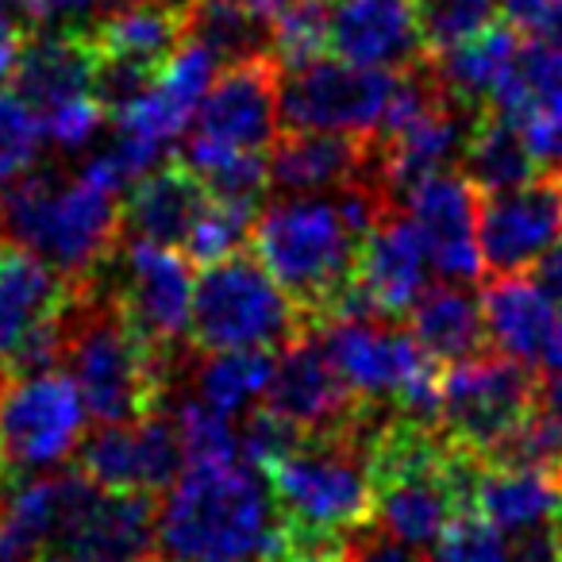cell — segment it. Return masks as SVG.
<instances>
[{
  "instance_id": "7402d4cb",
  "label": "cell",
  "mask_w": 562,
  "mask_h": 562,
  "mask_svg": "<svg viewBox=\"0 0 562 562\" xmlns=\"http://www.w3.org/2000/svg\"><path fill=\"white\" fill-rule=\"evenodd\" d=\"M93 70L97 50L81 24L35 27L12 74V89L43 120L63 104L93 93Z\"/></svg>"
},
{
  "instance_id": "d6a6232c",
  "label": "cell",
  "mask_w": 562,
  "mask_h": 562,
  "mask_svg": "<svg viewBox=\"0 0 562 562\" xmlns=\"http://www.w3.org/2000/svg\"><path fill=\"white\" fill-rule=\"evenodd\" d=\"M273 367H278V351H258V347H250V351H212L196 362V397L216 413L235 416L250 401L266 397Z\"/></svg>"
},
{
  "instance_id": "484cf974",
  "label": "cell",
  "mask_w": 562,
  "mask_h": 562,
  "mask_svg": "<svg viewBox=\"0 0 562 562\" xmlns=\"http://www.w3.org/2000/svg\"><path fill=\"white\" fill-rule=\"evenodd\" d=\"M97 55L132 58V63L155 66L186 43V4L173 0H104L97 20L81 24Z\"/></svg>"
},
{
  "instance_id": "7bdbcfd3",
  "label": "cell",
  "mask_w": 562,
  "mask_h": 562,
  "mask_svg": "<svg viewBox=\"0 0 562 562\" xmlns=\"http://www.w3.org/2000/svg\"><path fill=\"white\" fill-rule=\"evenodd\" d=\"M562 559V528L536 524V528L516 531V543L508 547L505 562H559Z\"/></svg>"
},
{
  "instance_id": "9a60e30c",
  "label": "cell",
  "mask_w": 562,
  "mask_h": 562,
  "mask_svg": "<svg viewBox=\"0 0 562 562\" xmlns=\"http://www.w3.org/2000/svg\"><path fill=\"white\" fill-rule=\"evenodd\" d=\"M562 235V173L547 170L505 193H482L477 247L490 278L520 273Z\"/></svg>"
},
{
  "instance_id": "7a4b0ae2",
  "label": "cell",
  "mask_w": 562,
  "mask_h": 562,
  "mask_svg": "<svg viewBox=\"0 0 562 562\" xmlns=\"http://www.w3.org/2000/svg\"><path fill=\"white\" fill-rule=\"evenodd\" d=\"M250 255L266 266L308 328L339 321L351 301L362 235L328 196H278L250 227Z\"/></svg>"
},
{
  "instance_id": "f35d334b",
  "label": "cell",
  "mask_w": 562,
  "mask_h": 562,
  "mask_svg": "<svg viewBox=\"0 0 562 562\" xmlns=\"http://www.w3.org/2000/svg\"><path fill=\"white\" fill-rule=\"evenodd\" d=\"M501 531L477 513H459L436 543V562H505Z\"/></svg>"
},
{
  "instance_id": "f1b7e54d",
  "label": "cell",
  "mask_w": 562,
  "mask_h": 562,
  "mask_svg": "<svg viewBox=\"0 0 562 562\" xmlns=\"http://www.w3.org/2000/svg\"><path fill=\"white\" fill-rule=\"evenodd\" d=\"M474 513L497 531H524L536 524H551L554 516H562L559 474L485 459L474 490Z\"/></svg>"
},
{
  "instance_id": "4316f807",
  "label": "cell",
  "mask_w": 562,
  "mask_h": 562,
  "mask_svg": "<svg viewBox=\"0 0 562 562\" xmlns=\"http://www.w3.org/2000/svg\"><path fill=\"white\" fill-rule=\"evenodd\" d=\"M451 454L454 447L439 467L374 485V520L385 524V536L401 539L408 547L439 543L447 524L462 513V501L451 482Z\"/></svg>"
},
{
  "instance_id": "db71d44e",
  "label": "cell",
  "mask_w": 562,
  "mask_h": 562,
  "mask_svg": "<svg viewBox=\"0 0 562 562\" xmlns=\"http://www.w3.org/2000/svg\"><path fill=\"white\" fill-rule=\"evenodd\" d=\"M559 490H562V467H559ZM559 520H562V516H559Z\"/></svg>"
},
{
  "instance_id": "8d00e7d4",
  "label": "cell",
  "mask_w": 562,
  "mask_h": 562,
  "mask_svg": "<svg viewBox=\"0 0 562 562\" xmlns=\"http://www.w3.org/2000/svg\"><path fill=\"white\" fill-rule=\"evenodd\" d=\"M178 436L186 447V462H232L239 459V431L227 424L224 413L204 405L201 397H186L178 405Z\"/></svg>"
},
{
  "instance_id": "e0dca14e",
  "label": "cell",
  "mask_w": 562,
  "mask_h": 562,
  "mask_svg": "<svg viewBox=\"0 0 562 562\" xmlns=\"http://www.w3.org/2000/svg\"><path fill=\"white\" fill-rule=\"evenodd\" d=\"M493 112L513 120L543 170L562 173V50L543 40H520L497 93Z\"/></svg>"
},
{
  "instance_id": "f5cc1de1",
  "label": "cell",
  "mask_w": 562,
  "mask_h": 562,
  "mask_svg": "<svg viewBox=\"0 0 562 562\" xmlns=\"http://www.w3.org/2000/svg\"><path fill=\"white\" fill-rule=\"evenodd\" d=\"M150 562H178V559H150Z\"/></svg>"
},
{
  "instance_id": "f907efd6",
  "label": "cell",
  "mask_w": 562,
  "mask_h": 562,
  "mask_svg": "<svg viewBox=\"0 0 562 562\" xmlns=\"http://www.w3.org/2000/svg\"><path fill=\"white\" fill-rule=\"evenodd\" d=\"M247 4H255L258 12H266V16H278L281 9H290V4H297V0H247Z\"/></svg>"
},
{
  "instance_id": "7c38bea8",
  "label": "cell",
  "mask_w": 562,
  "mask_h": 562,
  "mask_svg": "<svg viewBox=\"0 0 562 562\" xmlns=\"http://www.w3.org/2000/svg\"><path fill=\"white\" fill-rule=\"evenodd\" d=\"M86 401L70 374L40 370L0 378V447L12 470H43L74 454L86 431Z\"/></svg>"
},
{
  "instance_id": "f6af8a7d",
  "label": "cell",
  "mask_w": 562,
  "mask_h": 562,
  "mask_svg": "<svg viewBox=\"0 0 562 562\" xmlns=\"http://www.w3.org/2000/svg\"><path fill=\"white\" fill-rule=\"evenodd\" d=\"M351 562H424V559H416V547L401 543L393 536H367L359 547H351Z\"/></svg>"
},
{
  "instance_id": "9f6ffc18",
  "label": "cell",
  "mask_w": 562,
  "mask_h": 562,
  "mask_svg": "<svg viewBox=\"0 0 562 562\" xmlns=\"http://www.w3.org/2000/svg\"><path fill=\"white\" fill-rule=\"evenodd\" d=\"M559 562H562V559H559Z\"/></svg>"
},
{
  "instance_id": "cb8c5ba5",
  "label": "cell",
  "mask_w": 562,
  "mask_h": 562,
  "mask_svg": "<svg viewBox=\"0 0 562 562\" xmlns=\"http://www.w3.org/2000/svg\"><path fill=\"white\" fill-rule=\"evenodd\" d=\"M209 201L212 196L204 189L201 173L173 155L170 162L147 170L132 186L124 209H120L124 212V239H147L158 243V247L186 250Z\"/></svg>"
},
{
  "instance_id": "277c9868",
  "label": "cell",
  "mask_w": 562,
  "mask_h": 562,
  "mask_svg": "<svg viewBox=\"0 0 562 562\" xmlns=\"http://www.w3.org/2000/svg\"><path fill=\"white\" fill-rule=\"evenodd\" d=\"M0 232L35 250L70 285H89L124 239V212L116 193L86 173L66 181L58 170H40L0 196Z\"/></svg>"
},
{
  "instance_id": "c3c4849f",
  "label": "cell",
  "mask_w": 562,
  "mask_h": 562,
  "mask_svg": "<svg viewBox=\"0 0 562 562\" xmlns=\"http://www.w3.org/2000/svg\"><path fill=\"white\" fill-rule=\"evenodd\" d=\"M539 405L551 416L562 420V370H551V374H539Z\"/></svg>"
},
{
  "instance_id": "83f0119b",
  "label": "cell",
  "mask_w": 562,
  "mask_h": 562,
  "mask_svg": "<svg viewBox=\"0 0 562 562\" xmlns=\"http://www.w3.org/2000/svg\"><path fill=\"white\" fill-rule=\"evenodd\" d=\"M405 328L413 331V339L439 367H454L462 359H474V355H482L490 347L482 297H474L459 281L424 285V293L408 308Z\"/></svg>"
},
{
  "instance_id": "5b68a950",
  "label": "cell",
  "mask_w": 562,
  "mask_h": 562,
  "mask_svg": "<svg viewBox=\"0 0 562 562\" xmlns=\"http://www.w3.org/2000/svg\"><path fill=\"white\" fill-rule=\"evenodd\" d=\"M374 424L378 408H370L362 424L331 436H305L262 470L285 520L324 531H355L374 520V482L367 459Z\"/></svg>"
},
{
  "instance_id": "4fadbf2b",
  "label": "cell",
  "mask_w": 562,
  "mask_h": 562,
  "mask_svg": "<svg viewBox=\"0 0 562 562\" xmlns=\"http://www.w3.org/2000/svg\"><path fill=\"white\" fill-rule=\"evenodd\" d=\"M262 405L278 413L281 420H290L301 436L347 431L367 420L370 408H374L355 397V390L344 382L328 347L321 344L313 328L301 331L290 347H281Z\"/></svg>"
},
{
  "instance_id": "681fc988",
  "label": "cell",
  "mask_w": 562,
  "mask_h": 562,
  "mask_svg": "<svg viewBox=\"0 0 562 562\" xmlns=\"http://www.w3.org/2000/svg\"><path fill=\"white\" fill-rule=\"evenodd\" d=\"M501 4H505V16L513 20L520 32H528V27L536 24L539 12H543L547 0H501Z\"/></svg>"
},
{
  "instance_id": "7dc6e473",
  "label": "cell",
  "mask_w": 562,
  "mask_h": 562,
  "mask_svg": "<svg viewBox=\"0 0 562 562\" xmlns=\"http://www.w3.org/2000/svg\"><path fill=\"white\" fill-rule=\"evenodd\" d=\"M528 32L536 35V40H543L562 50V0H547L543 12H539L536 24H531Z\"/></svg>"
},
{
  "instance_id": "d4e9b609",
  "label": "cell",
  "mask_w": 562,
  "mask_h": 562,
  "mask_svg": "<svg viewBox=\"0 0 562 562\" xmlns=\"http://www.w3.org/2000/svg\"><path fill=\"white\" fill-rule=\"evenodd\" d=\"M93 490L86 474H47L12 485L9 497H0V562H40Z\"/></svg>"
},
{
  "instance_id": "1f68e13d",
  "label": "cell",
  "mask_w": 562,
  "mask_h": 562,
  "mask_svg": "<svg viewBox=\"0 0 562 562\" xmlns=\"http://www.w3.org/2000/svg\"><path fill=\"white\" fill-rule=\"evenodd\" d=\"M462 173L477 193H505V189L524 186L547 170L536 162L520 127L501 112L485 109L470 132L467 150H462Z\"/></svg>"
},
{
  "instance_id": "8992f818",
  "label": "cell",
  "mask_w": 562,
  "mask_h": 562,
  "mask_svg": "<svg viewBox=\"0 0 562 562\" xmlns=\"http://www.w3.org/2000/svg\"><path fill=\"white\" fill-rule=\"evenodd\" d=\"M308 331L301 308L285 297L278 281L266 273L250 250L204 266L193 285L189 347L193 355L212 351H281Z\"/></svg>"
},
{
  "instance_id": "74e56055",
  "label": "cell",
  "mask_w": 562,
  "mask_h": 562,
  "mask_svg": "<svg viewBox=\"0 0 562 562\" xmlns=\"http://www.w3.org/2000/svg\"><path fill=\"white\" fill-rule=\"evenodd\" d=\"M43 124L16 93H0V186L32 173L40 162Z\"/></svg>"
},
{
  "instance_id": "44dd1931",
  "label": "cell",
  "mask_w": 562,
  "mask_h": 562,
  "mask_svg": "<svg viewBox=\"0 0 562 562\" xmlns=\"http://www.w3.org/2000/svg\"><path fill=\"white\" fill-rule=\"evenodd\" d=\"M331 55L378 70H413L428 58L413 0H328Z\"/></svg>"
},
{
  "instance_id": "ac0fdd59",
  "label": "cell",
  "mask_w": 562,
  "mask_h": 562,
  "mask_svg": "<svg viewBox=\"0 0 562 562\" xmlns=\"http://www.w3.org/2000/svg\"><path fill=\"white\" fill-rule=\"evenodd\" d=\"M408 220L416 224L428 250V262L439 270L443 281L470 285L477 281L482 266V247H477V209L482 193L470 186L467 173H436L424 178L413 193L405 196Z\"/></svg>"
},
{
  "instance_id": "30bf717a",
  "label": "cell",
  "mask_w": 562,
  "mask_h": 562,
  "mask_svg": "<svg viewBox=\"0 0 562 562\" xmlns=\"http://www.w3.org/2000/svg\"><path fill=\"white\" fill-rule=\"evenodd\" d=\"M397 70L359 66L347 58H316L281 70L278 112L290 132L374 135L397 93Z\"/></svg>"
},
{
  "instance_id": "5bb4252c",
  "label": "cell",
  "mask_w": 562,
  "mask_h": 562,
  "mask_svg": "<svg viewBox=\"0 0 562 562\" xmlns=\"http://www.w3.org/2000/svg\"><path fill=\"white\" fill-rule=\"evenodd\" d=\"M78 467L101 490L155 497L181 477L186 447H181L173 416L150 413L143 420L101 424V431L81 443Z\"/></svg>"
},
{
  "instance_id": "4dcf8cb0",
  "label": "cell",
  "mask_w": 562,
  "mask_h": 562,
  "mask_svg": "<svg viewBox=\"0 0 562 562\" xmlns=\"http://www.w3.org/2000/svg\"><path fill=\"white\" fill-rule=\"evenodd\" d=\"M520 40L524 35L513 20H497L482 35L443 50V55H431L428 63L439 74V81L447 86V93L474 104V109H490L493 93H497Z\"/></svg>"
},
{
  "instance_id": "11a10c76",
  "label": "cell",
  "mask_w": 562,
  "mask_h": 562,
  "mask_svg": "<svg viewBox=\"0 0 562 562\" xmlns=\"http://www.w3.org/2000/svg\"><path fill=\"white\" fill-rule=\"evenodd\" d=\"M173 4H186V0H173Z\"/></svg>"
},
{
  "instance_id": "f546056e",
  "label": "cell",
  "mask_w": 562,
  "mask_h": 562,
  "mask_svg": "<svg viewBox=\"0 0 562 562\" xmlns=\"http://www.w3.org/2000/svg\"><path fill=\"white\" fill-rule=\"evenodd\" d=\"M186 40L224 66L273 55V20L247 0H186Z\"/></svg>"
},
{
  "instance_id": "3957f363",
  "label": "cell",
  "mask_w": 562,
  "mask_h": 562,
  "mask_svg": "<svg viewBox=\"0 0 562 562\" xmlns=\"http://www.w3.org/2000/svg\"><path fill=\"white\" fill-rule=\"evenodd\" d=\"M63 362L70 367L89 416L101 424L162 413L178 370L124 321L101 281L74 285L63 321Z\"/></svg>"
},
{
  "instance_id": "8fae6325",
  "label": "cell",
  "mask_w": 562,
  "mask_h": 562,
  "mask_svg": "<svg viewBox=\"0 0 562 562\" xmlns=\"http://www.w3.org/2000/svg\"><path fill=\"white\" fill-rule=\"evenodd\" d=\"M281 66L273 55L224 66L196 109V124L181 150V162L193 170L227 155H255L273 143L278 132Z\"/></svg>"
},
{
  "instance_id": "52a82bcc",
  "label": "cell",
  "mask_w": 562,
  "mask_h": 562,
  "mask_svg": "<svg viewBox=\"0 0 562 562\" xmlns=\"http://www.w3.org/2000/svg\"><path fill=\"white\" fill-rule=\"evenodd\" d=\"M539 408V374L501 351L443 367L436 428L470 454H493Z\"/></svg>"
},
{
  "instance_id": "d590c367",
  "label": "cell",
  "mask_w": 562,
  "mask_h": 562,
  "mask_svg": "<svg viewBox=\"0 0 562 562\" xmlns=\"http://www.w3.org/2000/svg\"><path fill=\"white\" fill-rule=\"evenodd\" d=\"M258 212L262 209H243V204H227L212 196L209 209L196 220L193 235H189V243H186L189 262L212 266V262H220V258L235 255V250H247L250 227H255Z\"/></svg>"
},
{
  "instance_id": "ee69618b",
  "label": "cell",
  "mask_w": 562,
  "mask_h": 562,
  "mask_svg": "<svg viewBox=\"0 0 562 562\" xmlns=\"http://www.w3.org/2000/svg\"><path fill=\"white\" fill-rule=\"evenodd\" d=\"M528 270H531L528 278L536 281L539 290H543L547 297H551L554 305L562 308V235L543 250V255L536 258V262L528 266Z\"/></svg>"
},
{
  "instance_id": "ba28073f",
  "label": "cell",
  "mask_w": 562,
  "mask_h": 562,
  "mask_svg": "<svg viewBox=\"0 0 562 562\" xmlns=\"http://www.w3.org/2000/svg\"><path fill=\"white\" fill-rule=\"evenodd\" d=\"M104 293L116 301L124 321L173 367L189 347V316H193V273L189 255L178 247H158L147 239H120L116 255L101 273Z\"/></svg>"
},
{
  "instance_id": "60d3db41",
  "label": "cell",
  "mask_w": 562,
  "mask_h": 562,
  "mask_svg": "<svg viewBox=\"0 0 562 562\" xmlns=\"http://www.w3.org/2000/svg\"><path fill=\"white\" fill-rule=\"evenodd\" d=\"M266 562H351V543H344L339 531L305 528V524L285 520L278 547Z\"/></svg>"
},
{
  "instance_id": "9c48e42d",
  "label": "cell",
  "mask_w": 562,
  "mask_h": 562,
  "mask_svg": "<svg viewBox=\"0 0 562 562\" xmlns=\"http://www.w3.org/2000/svg\"><path fill=\"white\" fill-rule=\"evenodd\" d=\"M74 285L35 250L0 235V378L63 362V321Z\"/></svg>"
},
{
  "instance_id": "2e32d148",
  "label": "cell",
  "mask_w": 562,
  "mask_h": 562,
  "mask_svg": "<svg viewBox=\"0 0 562 562\" xmlns=\"http://www.w3.org/2000/svg\"><path fill=\"white\" fill-rule=\"evenodd\" d=\"M158 543V508L150 493H116L97 485L89 501L58 528L40 562H150Z\"/></svg>"
},
{
  "instance_id": "6da1fadb",
  "label": "cell",
  "mask_w": 562,
  "mask_h": 562,
  "mask_svg": "<svg viewBox=\"0 0 562 562\" xmlns=\"http://www.w3.org/2000/svg\"><path fill=\"white\" fill-rule=\"evenodd\" d=\"M285 516L255 470L189 462L158 513V547L178 562H266Z\"/></svg>"
},
{
  "instance_id": "bcb514c9",
  "label": "cell",
  "mask_w": 562,
  "mask_h": 562,
  "mask_svg": "<svg viewBox=\"0 0 562 562\" xmlns=\"http://www.w3.org/2000/svg\"><path fill=\"white\" fill-rule=\"evenodd\" d=\"M97 4H104V0H20V9L35 27H50L55 20L78 16V12L97 9Z\"/></svg>"
},
{
  "instance_id": "b9f144b4",
  "label": "cell",
  "mask_w": 562,
  "mask_h": 562,
  "mask_svg": "<svg viewBox=\"0 0 562 562\" xmlns=\"http://www.w3.org/2000/svg\"><path fill=\"white\" fill-rule=\"evenodd\" d=\"M104 120H109L104 104L89 93V97H78V101L63 104V109H55L50 116H43L40 124L63 150H81L97 132H101Z\"/></svg>"
},
{
  "instance_id": "603a6c76",
  "label": "cell",
  "mask_w": 562,
  "mask_h": 562,
  "mask_svg": "<svg viewBox=\"0 0 562 562\" xmlns=\"http://www.w3.org/2000/svg\"><path fill=\"white\" fill-rule=\"evenodd\" d=\"M270 189L281 196H316L339 193L374 166V139L370 135L339 132H285L273 139Z\"/></svg>"
},
{
  "instance_id": "836d02e7",
  "label": "cell",
  "mask_w": 562,
  "mask_h": 562,
  "mask_svg": "<svg viewBox=\"0 0 562 562\" xmlns=\"http://www.w3.org/2000/svg\"><path fill=\"white\" fill-rule=\"evenodd\" d=\"M413 4L428 58L474 40L501 20V0H413Z\"/></svg>"
},
{
  "instance_id": "816d5d0a",
  "label": "cell",
  "mask_w": 562,
  "mask_h": 562,
  "mask_svg": "<svg viewBox=\"0 0 562 562\" xmlns=\"http://www.w3.org/2000/svg\"><path fill=\"white\" fill-rule=\"evenodd\" d=\"M0 482H9V462H4V447H0Z\"/></svg>"
},
{
  "instance_id": "ab89813d",
  "label": "cell",
  "mask_w": 562,
  "mask_h": 562,
  "mask_svg": "<svg viewBox=\"0 0 562 562\" xmlns=\"http://www.w3.org/2000/svg\"><path fill=\"white\" fill-rule=\"evenodd\" d=\"M301 439H305V436H301L290 420H281L278 413H270V408L262 405L258 413L247 416V424H243L239 454H247V462L255 470H266L273 459H281L285 451H293Z\"/></svg>"
},
{
  "instance_id": "ffe728a7",
  "label": "cell",
  "mask_w": 562,
  "mask_h": 562,
  "mask_svg": "<svg viewBox=\"0 0 562 562\" xmlns=\"http://www.w3.org/2000/svg\"><path fill=\"white\" fill-rule=\"evenodd\" d=\"M482 308L490 347L539 370V374L562 370V308L539 290L536 281L520 278V273L493 278Z\"/></svg>"
},
{
  "instance_id": "d6986e66",
  "label": "cell",
  "mask_w": 562,
  "mask_h": 562,
  "mask_svg": "<svg viewBox=\"0 0 562 562\" xmlns=\"http://www.w3.org/2000/svg\"><path fill=\"white\" fill-rule=\"evenodd\" d=\"M428 250L416 224L401 209L378 216V224L362 235L355 290L370 321L401 324L413 301L428 285Z\"/></svg>"
},
{
  "instance_id": "e575fe53",
  "label": "cell",
  "mask_w": 562,
  "mask_h": 562,
  "mask_svg": "<svg viewBox=\"0 0 562 562\" xmlns=\"http://www.w3.org/2000/svg\"><path fill=\"white\" fill-rule=\"evenodd\" d=\"M331 55L328 0H297L273 16V58L281 70H297Z\"/></svg>"
}]
</instances>
